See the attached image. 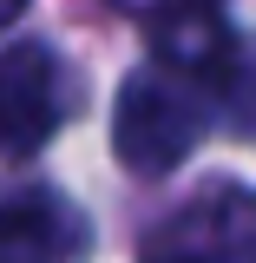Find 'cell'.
<instances>
[{
	"label": "cell",
	"instance_id": "3",
	"mask_svg": "<svg viewBox=\"0 0 256 263\" xmlns=\"http://www.w3.org/2000/svg\"><path fill=\"white\" fill-rule=\"evenodd\" d=\"M66 125V72L53 46H7L0 53V158H33Z\"/></svg>",
	"mask_w": 256,
	"mask_h": 263
},
{
	"label": "cell",
	"instance_id": "2",
	"mask_svg": "<svg viewBox=\"0 0 256 263\" xmlns=\"http://www.w3.org/2000/svg\"><path fill=\"white\" fill-rule=\"evenodd\" d=\"M145 263H256V191L204 184L158 224Z\"/></svg>",
	"mask_w": 256,
	"mask_h": 263
},
{
	"label": "cell",
	"instance_id": "7",
	"mask_svg": "<svg viewBox=\"0 0 256 263\" xmlns=\"http://www.w3.org/2000/svg\"><path fill=\"white\" fill-rule=\"evenodd\" d=\"M20 13H27V0H0V33L13 27V20H20Z\"/></svg>",
	"mask_w": 256,
	"mask_h": 263
},
{
	"label": "cell",
	"instance_id": "1",
	"mask_svg": "<svg viewBox=\"0 0 256 263\" xmlns=\"http://www.w3.org/2000/svg\"><path fill=\"white\" fill-rule=\"evenodd\" d=\"M210 132V99L204 86L164 72V66H145L119 86V105H112V145L125 171L138 178H164L197 152V138Z\"/></svg>",
	"mask_w": 256,
	"mask_h": 263
},
{
	"label": "cell",
	"instance_id": "6",
	"mask_svg": "<svg viewBox=\"0 0 256 263\" xmlns=\"http://www.w3.org/2000/svg\"><path fill=\"white\" fill-rule=\"evenodd\" d=\"M217 105H224L230 132H250L256 138V46H237L224 86H217Z\"/></svg>",
	"mask_w": 256,
	"mask_h": 263
},
{
	"label": "cell",
	"instance_id": "4",
	"mask_svg": "<svg viewBox=\"0 0 256 263\" xmlns=\"http://www.w3.org/2000/svg\"><path fill=\"white\" fill-rule=\"evenodd\" d=\"M145 33H151V53L164 72L210 86V92L224 86L230 60H237V33L217 0H164L158 13H145Z\"/></svg>",
	"mask_w": 256,
	"mask_h": 263
},
{
	"label": "cell",
	"instance_id": "8",
	"mask_svg": "<svg viewBox=\"0 0 256 263\" xmlns=\"http://www.w3.org/2000/svg\"><path fill=\"white\" fill-rule=\"evenodd\" d=\"M112 7H125V13H158L164 0H112Z\"/></svg>",
	"mask_w": 256,
	"mask_h": 263
},
{
	"label": "cell",
	"instance_id": "5",
	"mask_svg": "<svg viewBox=\"0 0 256 263\" xmlns=\"http://www.w3.org/2000/svg\"><path fill=\"white\" fill-rule=\"evenodd\" d=\"M86 243L92 230L60 191L33 184V191L0 197V263H72Z\"/></svg>",
	"mask_w": 256,
	"mask_h": 263
}]
</instances>
